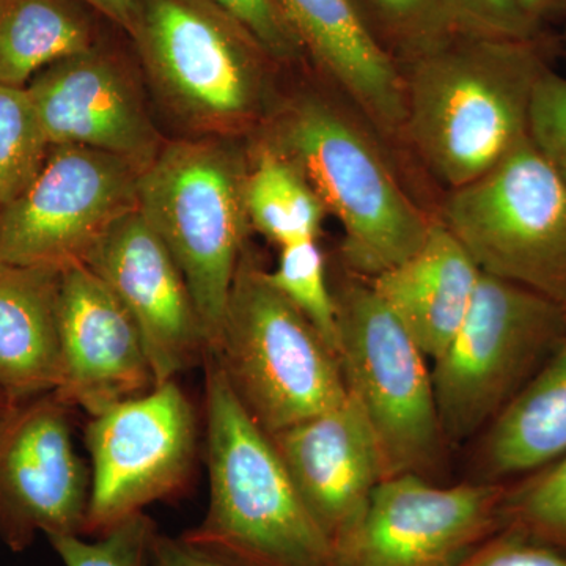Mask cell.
Instances as JSON below:
<instances>
[{"label":"cell","instance_id":"277c9868","mask_svg":"<svg viewBox=\"0 0 566 566\" xmlns=\"http://www.w3.org/2000/svg\"><path fill=\"white\" fill-rule=\"evenodd\" d=\"M248 166L226 137L163 145L144 170L137 208L180 268L207 335V353L221 338L227 305L245 251Z\"/></svg>","mask_w":566,"mask_h":566},{"label":"cell","instance_id":"f1b7e54d","mask_svg":"<svg viewBox=\"0 0 566 566\" xmlns=\"http://www.w3.org/2000/svg\"><path fill=\"white\" fill-rule=\"evenodd\" d=\"M528 136L566 182V77L549 69L536 84Z\"/></svg>","mask_w":566,"mask_h":566},{"label":"cell","instance_id":"d590c367","mask_svg":"<svg viewBox=\"0 0 566 566\" xmlns=\"http://www.w3.org/2000/svg\"><path fill=\"white\" fill-rule=\"evenodd\" d=\"M11 406L9 398L6 397V394L2 392V389H0V416L3 415V412L7 411Z\"/></svg>","mask_w":566,"mask_h":566},{"label":"cell","instance_id":"836d02e7","mask_svg":"<svg viewBox=\"0 0 566 566\" xmlns=\"http://www.w3.org/2000/svg\"><path fill=\"white\" fill-rule=\"evenodd\" d=\"M82 2L102 11L104 17L109 18L133 35L137 14H139V0H82Z\"/></svg>","mask_w":566,"mask_h":566},{"label":"cell","instance_id":"7402d4cb","mask_svg":"<svg viewBox=\"0 0 566 566\" xmlns=\"http://www.w3.org/2000/svg\"><path fill=\"white\" fill-rule=\"evenodd\" d=\"M88 51L91 25L66 0H0V84L28 87L48 66Z\"/></svg>","mask_w":566,"mask_h":566},{"label":"cell","instance_id":"4316f807","mask_svg":"<svg viewBox=\"0 0 566 566\" xmlns=\"http://www.w3.org/2000/svg\"><path fill=\"white\" fill-rule=\"evenodd\" d=\"M502 517L506 526L566 553V455L505 491Z\"/></svg>","mask_w":566,"mask_h":566},{"label":"cell","instance_id":"52a82bcc","mask_svg":"<svg viewBox=\"0 0 566 566\" xmlns=\"http://www.w3.org/2000/svg\"><path fill=\"white\" fill-rule=\"evenodd\" d=\"M565 340V305L482 273L460 329L431 367L446 439L490 427Z\"/></svg>","mask_w":566,"mask_h":566},{"label":"cell","instance_id":"4fadbf2b","mask_svg":"<svg viewBox=\"0 0 566 566\" xmlns=\"http://www.w3.org/2000/svg\"><path fill=\"white\" fill-rule=\"evenodd\" d=\"M69 408L51 392L0 416V536L17 553L36 534L84 536L92 475L74 450Z\"/></svg>","mask_w":566,"mask_h":566},{"label":"cell","instance_id":"4dcf8cb0","mask_svg":"<svg viewBox=\"0 0 566 566\" xmlns=\"http://www.w3.org/2000/svg\"><path fill=\"white\" fill-rule=\"evenodd\" d=\"M457 566H566V553L520 528L506 526Z\"/></svg>","mask_w":566,"mask_h":566},{"label":"cell","instance_id":"8fae6325","mask_svg":"<svg viewBox=\"0 0 566 566\" xmlns=\"http://www.w3.org/2000/svg\"><path fill=\"white\" fill-rule=\"evenodd\" d=\"M51 148L31 186L0 211V262L62 273L136 210L144 167L93 148Z\"/></svg>","mask_w":566,"mask_h":566},{"label":"cell","instance_id":"7a4b0ae2","mask_svg":"<svg viewBox=\"0 0 566 566\" xmlns=\"http://www.w3.org/2000/svg\"><path fill=\"white\" fill-rule=\"evenodd\" d=\"M210 502L186 545L232 566H333V542L297 493L271 436L205 353Z\"/></svg>","mask_w":566,"mask_h":566},{"label":"cell","instance_id":"e575fe53","mask_svg":"<svg viewBox=\"0 0 566 566\" xmlns=\"http://www.w3.org/2000/svg\"><path fill=\"white\" fill-rule=\"evenodd\" d=\"M520 2L527 17L538 28L546 18L553 17L566 7V0H520Z\"/></svg>","mask_w":566,"mask_h":566},{"label":"cell","instance_id":"30bf717a","mask_svg":"<svg viewBox=\"0 0 566 566\" xmlns=\"http://www.w3.org/2000/svg\"><path fill=\"white\" fill-rule=\"evenodd\" d=\"M84 535L102 536L188 485L197 453L196 409L177 379L91 417Z\"/></svg>","mask_w":566,"mask_h":566},{"label":"cell","instance_id":"cb8c5ba5","mask_svg":"<svg viewBox=\"0 0 566 566\" xmlns=\"http://www.w3.org/2000/svg\"><path fill=\"white\" fill-rule=\"evenodd\" d=\"M365 28L395 61L433 50L463 31L453 0H352Z\"/></svg>","mask_w":566,"mask_h":566},{"label":"cell","instance_id":"d6a6232c","mask_svg":"<svg viewBox=\"0 0 566 566\" xmlns=\"http://www.w3.org/2000/svg\"><path fill=\"white\" fill-rule=\"evenodd\" d=\"M151 566H232L216 560L186 545L180 538L156 532L151 546Z\"/></svg>","mask_w":566,"mask_h":566},{"label":"cell","instance_id":"ac0fdd59","mask_svg":"<svg viewBox=\"0 0 566 566\" xmlns=\"http://www.w3.org/2000/svg\"><path fill=\"white\" fill-rule=\"evenodd\" d=\"M303 51L378 125L405 126L397 62L365 28L352 0H275Z\"/></svg>","mask_w":566,"mask_h":566},{"label":"cell","instance_id":"603a6c76","mask_svg":"<svg viewBox=\"0 0 566 566\" xmlns=\"http://www.w3.org/2000/svg\"><path fill=\"white\" fill-rule=\"evenodd\" d=\"M244 207L249 223L281 249L316 240L326 214L311 182L266 142L245 172Z\"/></svg>","mask_w":566,"mask_h":566},{"label":"cell","instance_id":"9c48e42d","mask_svg":"<svg viewBox=\"0 0 566 566\" xmlns=\"http://www.w3.org/2000/svg\"><path fill=\"white\" fill-rule=\"evenodd\" d=\"M334 294L346 389L374 428L389 476L422 475L446 439L428 357L370 282L354 275Z\"/></svg>","mask_w":566,"mask_h":566},{"label":"cell","instance_id":"1f68e13d","mask_svg":"<svg viewBox=\"0 0 566 566\" xmlns=\"http://www.w3.org/2000/svg\"><path fill=\"white\" fill-rule=\"evenodd\" d=\"M453 6L461 29L465 32L534 41L539 29L527 17L520 0H453Z\"/></svg>","mask_w":566,"mask_h":566},{"label":"cell","instance_id":"d6986e66","mask_svg":"<svg viewBox=\"0 0 566 566\" xmlns=\"http://www.w3.org/2000/svg\"><path fill=\"white\" fill-rule=\"evenodd\" d=\"M479 266L441 221H431L415 255L371 279L376 294L428 360L460 329L480 281Z\"/></svg>","mask_w":566,"mask_h":566},{"label":"cell","instance_id":"5b68a950","mask_svg":"<svg viewBox=\"0 0 566 566\" xmlns=\"http://www.w3.org/2000/svg\"><path fill=\"white\" fill-rule=\"evenodd\" d=\"M210 354L268 434L322 415L348 397L338 357L245 251L218 348Z\"/></svg>","mask_w":566,"mask_h":566},{"label":"cell","instance_id":"484cf974","mask_svg":"<svg viewBox=\"0 0 566 566\" xmlns=\"http://www.w3.org/2000/svg\"><path fill=\"white\" fill-rule=\"evenodd\" d=\"M266 273L275 289L312 324L337 356L340 344L337 303L327 285L326 263L316 240L282 248L277 266Z\"/></svg>","mask_w":566,"mask_h":566},{"label":"cell","instance_id":"f546056e","mask_svg":"<svg viewBox=\"0 0 566 566\" xmlns=\"http://www.w3.org/2000/svg\"><path fill=\"white\" fill-rule=\"evenodd\" d=\"M251 33L273 61L290 62L303 51L275 0H208Z\"/></svg>","mask_w":566,"mask_h":566},{"label":"cell","instance_id":"8992f818","mask_svg":"<svg viewBox=\"0 0 566 566\" xmlns=\"http://www.w3.org/2000/svg\"><path fill=\"white\" fill-rule=\"evenodd\" d=\"M133 36L159 98L192 132L229 137L262 117L270 55L208 0H139Z\"/></svg>","mask_w":566,"mask_h":566},{"label":"cell","instance_id":"5bb4252c","mask_svg":"<svg viewBox=\"0 0 566 566\" xmlns=\"http://www.w3.org/2000/svg\"><path fill=\"white\" fill-rule=\"evenodd\" d=\"M84 264L132 315L150 360L155 387L203 364L207 335L188 283L139 208L112 223Z\"/></svg>","mask_w":566,"mask_h":566},{"label":"cell","instance_id":"44dd1931","mask_svg":"<svg viewBox=\"0 0 566 566\" xmlns=\"http://www.w3.org/2000/svg\"><path fill=\"white\" fill-rule=\"evenodd\" d=\"M482 453L493 482L534 474L566 455V340L491 422Z\"/></svg>","mask_w":566,"mask_h":566},{"label":"cell","instance_id":"7c38bea8","mask_svg":"<svg viewBox=\"0 0 566 566\" xmlns=\"http://www.w3.org/2000/svg\"><path fill=\"white\" fill-rule=\"evenodd\" d=\"M495 483L436 486L420 474L387 476L333 539V566H457L502 517Z\"/></svg>","mask_w":566,"mask_h":566},{"label":"cell","instance_id":"ba28073f","mask_svg":"<svg viewBox=\"0 0 566 566\" xmlns=\"http://www.w3.org/2000/svg\"><path fill=\"white\" fill-rule=\"evenodd\" d=\"M441 222L480 273L566 307V182L531 136L490 172L452 189Z\"/></svg>","mask_w":566,"mask_h":566},{"label":"cell","instance_id":"2e32d148","mask_svg":"<svg viewBox=\"0 0 566 566\" xmlns=\"http://www.w3.org/2000/svg\"><path fill=\"white\" fill-rule=\"evenodd\" d=\"M28 91L51 147L112 153L144 169L163 148L132 77L93 50L48 66Z\"/></svg>","mask_w":566,"mask_h":566},{"label":"cell","instance_id":"83f0119b","mask_svg":"<svg viewBox=\"0 0 566 566\" xmlns=\"http://www.w3.org/2000/svg\"><path fill=\"white\" fill-rule=\"evenodd\" d=\"M156 528L151 517L139 515L123 521L95 542L82 535L48 536L65 566H151Z\"/></svg>","mask_w":566,"mask_h":566},{"label":"cell","instance_id":"e0dca14e","mask_svg":"<svg viewBox=\"0 0 566 566\" xmlns=\"http://www.w3.org/2000/svg\"><path fill=\"white\" fill-rule=\"evenodd\" d=\"M297 493L331 542L389 476L364 409L348 394L333 409L270 434Z\"/></svg>","mask_w":566,"mask_h":566},{"label":"cell","instance_id":"6da1fadb","mask_svg":"<svg viewBox=\"0 0 566 566\" xmlns=\"http://www.w3.org/2000/svg\"><path fill=\"white\" fill-rule=\"evenodd\" d=\"M406 66L403 128L450 191L527 139L532 99L547 70L534 41L461 31Z\"/></svg>","mask_w":566,"mask_h":566},{"label":"cell","instance_id":"3957f363","mask_svg":"<svg viewBox=\"0 0 566 566\" xmlns=\"http://www.w3.org/2000/svg\"><path fill=\"white\" fill-rule=\"evenodd\" d=\"M311 182L344 229L342 259L371 281L419 251L431 221L409 199L375 142L346 112L301 96L277 115L266 140Z\"/></svg>","mask_w":566,"mask_h":566},{"label":"cell","instance_id":"d4e9b609","mask_svg":"<svg viewBox=\"0 0 566 566\" xmlns=\"http://www.w3.org/2000/svg\"><path fill=\"white\" fill-rule=\"evenodd\" d=\"M50 148L28 87L0 84V208L31 186Z\"/></svg>","mask_w":566,"mask_h":566},{"label":"cell","instance_id":"9a60e30c","mask_svg":"<svg viewBox=\"0 0 566 566\" xmlns=\"http://www.w3.org/2000/svg\"><path fill=\"white\" fill-rule=\"evenodd\" d=\"M57 315L63 403L93 417L155 387L132 315L84 263L62 271Z\"/></svg>","mask_w":566,"mask_h":566},{"label":"cell","instance_id":"ffe728a7","mask_svg":"<svg viewBox=\"0 0 566 566\" xmlns=\"http://www.w3.org/2000/svg\"><path fill=\"white\" fill-rule=\"evenodd\" d=\"M61 271L0 262V389L11 405L61 382Z\"/></svg>","mask_w":566,"mask_h":566}]
</instances>
